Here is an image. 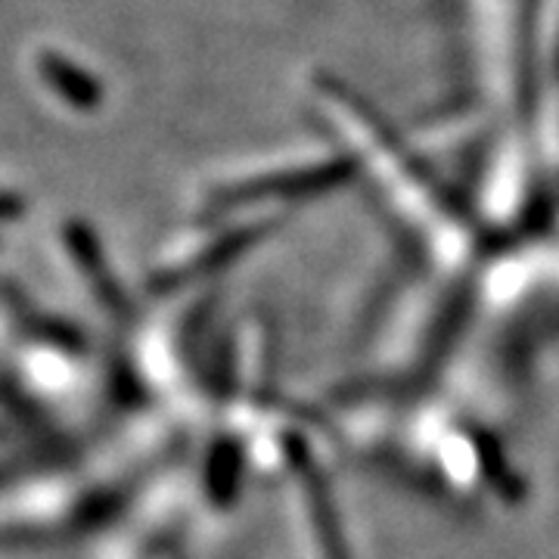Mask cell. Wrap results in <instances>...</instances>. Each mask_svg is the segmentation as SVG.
<instances>
[{
  "instance_id": "6da1fadb",
  "label": "cell",
  "mask_w": 559,
  "mask_h": 559,
  "mask_svg": "<svg viewBox=\"0 0 559 559\" xmlns=\"http://www.w3.org/2000/svg\"><path fill=\"white\" fill-rule=\"evenodd\" d=\"M286 444V457H289V466L299 479L301 495H305V503L311 510V520H314V532H318L320 544V557L323 559H352L348 554V540H345V532H342L340 510H336V500L326 488V479L320 473V466L311 457V451L305 448V441L299 436H289L283 441Z\"/></svg>"
},
{
  "instance_id": "7a4b0ae2",
  "label": "cell",
  "mask_w": 559,
  "mask_h": 559,
  "mask_svg": "<svg viewBox=\"0 0 559 559\" xmlns=\"http://www.w3.org/2000/svg\"><path fill=\"white\" fill-rule=\"evenodd\" d=\"M348 165L340 162H330V165H320V168H308L301 175H289V178L264 180V183H246V187H234L227 193V205H237V202H255L267 193L274 197H305V193H320V190H330V187H340L342 180L348 178Z\"/></svg>"
},
{
  "instance_id": "3957f363",
  "label": "cell",
  "mask_w": 559,
  "mask_h": 559,
  "mask_svg": "<svg viewBox=\"0 0 559 559\" xmlns=\"http://www.w3.org/2000/svg\"><path fill=\"white\" fill-rule=\"evenodd\" d=\"M40 79L47 81V87L53 94H60L62 100L75 109H97L103 100L100 81L94 79L87 69H81L79 62L66 60L60 53H44L40 57Z\"/></svg>"
},
{
  "instance_id": "277c9868",
  "label": "cell",
  "mask_w": 559,
  "mask_h": 559,
  "mask_svg": "<svg viewBox=\"0 0 559 559\" xmlns=\"http://www.w3.org/2000/svg\"><path fill=\"white\" fill-rule=\"evenodd\" d=\"M66 242H69V249H72V259L79 261V267L84 271V277L94 283V289H97V296L100 301H106L109 308H124V296H121V289L116 286V280L112 274H106V261H103V249L97 237H94V230L87 227V224H81V221H72L69 227H66Z\"/></svg>"
},
{
  "instance_id": "5b68a950",
  "label": "cell",
  "mask_w": 559,
  "mask_h": 559,
  "mask_svg": "<svg viewBox=\"0 0 559 559\" xmlns=\"http://www.w3.org/2000/svg\"><path fill=\"white\" fill-rule=\"evenodd\" d=\"M237 481H240V444L221 439L209 457V495L215 503L227 507L237 495Z\"/></svg>"
},
{
  "instance_id": "8992f818",
  "label": "cell",
  "mask_w": 559,
  "mask_h": 559,
  "mask_svg": "<svg viewBox=\"0 0 559 559\" xmlns=\"http://www.w3.org/2000/svg\"><path fill=\"white\" fill-rule=\"evenodd\" d=\"M479 463H481V476L495 485L503 500H520L522 495V481L516 479V473L510 469V463L503 457L500 444L491 436L479 439Z\"/></svg>"
},
{
  "instance_id": "52a82bcc",
  "label": "cell",
  "mask_w": 559,
  "mask_h": 559,
  "mask_svg": "<svg viewBox=\"0 0 559 559\" xmlns=\"http://www.w3.org/2000/svg\"><path fill=\"white\" fill-rule=\"evenodd\" d=\"M25 212V200L20 193H10V190H0V221L20 218Z\"/></svg>"
}]
</instances>
